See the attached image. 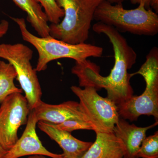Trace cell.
I'll use <instances>...</instances> for the list:
<instances>
[{
	"label": "cell",
	"mask_w": 158,
	"mask_h": 158,
	"mask_svg": "<svg viewBox=\"0 0 158 158\" xmlns=\"http://www.w3.org/2000/svg\"><path fill=\"white\" fill-rule=\"evenodd\" d=\"M92 30L98 34H104L110 40L114 51V66L109 75L103 77L100 74L99 66L87 59L81 63L76 62L72 73L77 77L80 87L90 86L97 90L104 88L107 97L116 105L119 104L133 95L130 83L132 77L128 70L135 64L137 54L120 32L112 26L97 22Z\"/></svg>",
	"instance_id": "obj_1"
},
{
	"label": "cell",
	"mask_w": 158,
	"mask_h": 158,
	"mask_svg": "<svg viewBox=\"0 0 158 158\" xmlns=\"http://www.w3.org/2000/svg\"><path fill=\"white\" fill-rule=\"evenodd\" d=\"M10 18L19 27L23 40L31 44L37 50L38 54L35 69L37 72L46 70L48 63L53 60L69 58L75 60L76 62L81 63L90 57H101L103 52L102 48L85 42L70 44L51 36L37 37L28 31L24 19Z\"/></svg>",
	"instance_id": "obj_2"
},
{
	"label": "cell",
	"mask_w": 158,
	"mask_h": 158,
	"mask_svg": "<svg viewBox=\"0 0 158 158\" xmlns=\"http://www.w3.org/2000/svg\"><path fill=\"white\" fill-rule=\"evenodd\" d=\"M137 8L124 9L122 4L113 5L102 0L97 7L94 19L112 26L119 32L138 35L153 36L158 33V15L144 3Z\"/></svg>",
	"instance_id": "obj_3"
},
{
	"label": "cell",
	"mask_w": 158,
	"mask_h": 158,
	"mask_svg": "<svg viewBox=\"0 0 158 158\" xmlns=\"http://www.w3.org/2000/svg\"><path fill=\"white\" fill-rule=\"evenodd\" d=\"M56 1L64 15L59 23L49 25L50 36L70 44L85 43L95 10L102 0Z\"/></svg>",
	"instance_id": "obj_4"
},
{
	"label": "cell",
	"mask_w": 158,
	"mask_h": 158,
	"mask_svg": "<svg viewBox=\"0 0 158 158\" xmlns=\"http://www.w3.org/2000/svg\"><path fill=\"white\" fill-rule=\"evenodd\" d=\"M141 75L144 78L146 87L139 96H134L117 105L120 118L136 121L141 115L152 116L158 119V49L154 47L146 57L140 69L131 73V77Z\"/></svg>",
	"instance_id": "obj_5"
},
{
	"label": "cell",
	"mask_w": 158,
	"mask_h": 158,
	"mask_svg": "<svg viewBox=\"0 0 158 158\" xmlns=\"http://www.w3.org/2000/svg\"><path fill=\"white\" fill-rule=\"evenodd\" d=\"M33 51L21 43L0 44V58L7 60L14 67L17 78L28 104L30 110L41 101L42 93L37 74L31 60Z\"/></svg>",
	"instance_id": "obj_6"
},
{
	"label": "cell",
	"mask_w": 158,
	"mask_h": 158,
	"mask_svg": "<svg viewBox=\"0 0 158 158\" xmlns=\"http://www.w3.org/2000/svg\"><path fill=\"white\" fill-rule=\"evenodd\" d=\"M71 90L80 100L79 106L87 120L95 128V132L113 133L119 116L117 105L110 99L99 95L93 87L81 88L72 86Z\"/></svg>",
	"instance_id": "obj_7"
},
{
	"label": "cell",
	"mask_w": 158,
	"mask_h": 158,
	"mask_svg": "<svg viewBox=\"0 0 158 158\" xmlns=\"http://www.w3.org/2000/svg\"><path fill=\"white\" fill-rule=\"evenodd\" d=\"M31 110L25 97L15 93L7 97L0 106V144L8 151L18 140V131L26 124Z\"/></svg>",
	"instance_id": "obj_8"
},
{
	"label": "cell",
	"mask_w": 158,
	"mask_h": 158,
	"mask_svg": "<svg viewBox=\"0 0 158 158\" xmlns=\"http://www.w3.org/2000/svg\"><path fill=\"white\" fill-rule=\"evenodd\" d=\"M38 121L35 111L31 110L26 127L22 135L11 149L7 152L3 158H19L27 156L40 155L52 158H63V154L49 151L43 145L36 132Z\"/></svg>",
	"instance_id": "obj_9"
},
{
	"label": "cell",
	"mask_w": 158,
	"mask_h": 158,
	"mask_svg": "<svg viewBox=\"0 0 158 158\" xmlns=\"http://www.w3.org/2000/svg\"><path fill=\"white\" fill-rule=\"evenodd\" d=\"M34 110L38 122L54 125L71 119L89 122L81 111L79 103L76 102L67 101L60 104L52 105L41 101Z\"/></svg>",
	"instance_id": "obj_10"
},
{
	"label": "cell",
	"mask_w": 158,
	"mask_h": 158,
	"mask_svg": "<svg viewBox=\"0 0 158 158\" xmlns=\"http://www.w3.org/2000/svg\"><path fill=\"white\" fill-rule=\"evenodd\" d=\"M158 125V122L146 127L130 124L126 119L119 118L113 129V133L121 141L123 150V158H139L138 154L148 130Z\"/></svg>",
	"instance_id": "obj_11"
},
{
	"label": "cell",
	"mask_w": 158,
	"mask_h": 158,
	"mask_svg": "<svg viewBox=\"0 0 158 158\" xmlns=\"http://www.w3.org/2000/svg\"><path fill=\"white\" fill-rule=\"evenodd\" d=\"M38 128L59 144L65 158H81L92 143L81 141L70 133L58 128L54 124L43 121L37 123Z\"/></svg>",
	"instance_id": "obj_12"
},
{
	"label": "cell",
	"mask_w": 158,
	"mask_h": 158,
	"mask_svg": "<svg viewBox=\"0 0 158 158\" xmlns=\"http://www.w3.org/2000/svg\"><path fill=\"white\" fill-rule=\"evenodd\" d=\"M95 133L96 140L81 158H123L122 144L114 133Z\"/></svg>",
	"instance_id": "obj_13"
},
{
	"label": "cell",
	"mask_w": 158,
	"mask_h": 158,
	"mask_svg": "<svg viewBox=\"0 0 158 158\" xmlns=\"http://www.w3.org/2000/svg\"><path fill=\"white\" fill-rule=\"evenodd\" d=\"M27 14V20L40 37H49L48 21L42 7L34 0H12Z\"/></svg>",
	"instance_id": "obj_14"
},
{
	"label": "cell",
	"mask_w": 158,
	"mask_h": 158,
	"mask_svg": "<svg viewBox=\"0 0 158 158\" xmlns=\"http://www.w3.org/2000/svg\"><path fill=\"white\" fill-rule=\"evenodd\" d=\"M16 71L9 62L0 61V105L8 96L15 93H22L14 83Z\"/></svg>",
	"instance_id": "obj_15"
},
{
	"label": "cell",
	"mask_w": 158,
	"mask_h": 158,
	"mask_svg": "<svg viewBox=\"0 0 158 158\" xmlns=\"http://www.w3.org/2000/svg\"><path fill=\"white\" fill-rule=\"evenodd\" d=\"M39 3L44 9L48 22L52 24H58L61 19L64 17V12L57 4L56 0H34Z\"/></svg>",
	"instance_id": "obj_16"
},
{
	"label": "cell",
	"mask_w": 158,
	"mask_h": 158,
	"mask_svg": "<svg viewBox=\"0 0 158 158\" xmlns=\"http://www.w3.org/2000/svg\"><path fill=\"white\" fill-rule=\"evenodd\" d=\"M139 158H158V131L146 137L141 144L138 154Z\"/></svg>",
	"instance_id": "obj_17"
},
{
	"label": "cell",
	"mask_w": 158,
	"mask_h": 158,
	"mask_svg": "<svg viewBox=\"0 0 158 158\" xmlns=\"http://www.w3.org/2000/svg\"><path fill=\"white\" fill-rule=\"evenodd\" d=\"M58 128L68 132L77 130H92L95 131L94 127L91 123L82 120L71 119L66 120L60 124L55 125Z\"/></svg>",
	"instance_id": "obj_18"
},
{
	"label": "cell",
	"mask_w": 158,
	"mask_h": 158,
	"mask_svg": "<svg viewBox=\"0 0 158 158\" xmlns=\"http://www.w3.org/2000/svg\"><path fill=\"white\" fill-rule=\"evenodd\" d=\"M9 22L6 20H2L0 23V39L7 34L9 29Z\"/></svg>",
	"instance_id": "obj_19"
},
{
	"label": "cell",
	"mask_w": 158,
	"mask_h": 158,
	"mask_svg": "<svg viewBox=\"0 0 158 158\" xmlns=\"http://www.w3.org/2000/svg\"><path fill=\"white\" fill-rule=\"evenodd\" d=\"M131 3L134 5H139L140 3H144L145 5V8L147 9H149L150 0H130Z\"/></svg>",
	"instance_id": "obj_20"
},
{
	"label": "cell",
	"mask_w": 158,
	"mask_h": 158,
	"mask_svg": "<svg viewBox=\"0 0 158 158\" xmlns=\"http://www.w3.org/2000/svg\"><path fill=\"white\" fill-rule=\"evenodd\" d=\"M149 6L155 10V12L158 14V0H150Z\"/></svg>",
	"instance_id": "obj_21"
},
{
	"label": "cell",
	"mask_w": 158,
	"mask_h": 158,
	"mask_svg": "<svg viewBox=\"0 0 158 158\" xmlns=\"http://www.w3.org/2000/svg\"><path fill=\"white\" fill-rule=\"evenodd\" d=\"M7 152V151L4 149L2 146L0 144V158H4Z\"/></svg>",
	"instance_id": "obj_22"
},
{
	"label": "cell",
	"mask_w": 158,
	"mask_h": 158,
	"mask_svg": "<svg viewBox=\"0 0 158 158\" xmlns=\"http://www.w3.org/2000/svg\"><path fill=\"white\" fill-rule=\"evenodd\" d=\"M108 2H110L111 4L116 3V4H122L123 2L126 0H106Z\"/></svg>",
	"instance_id": "obj_23"
},
{
	"label": "cell",
	"mask_w": 158,
	"mask_h": 158,
	"mask_svg": "<svg viewBox=\"0 0 158 158\" xmlns=\"http://www.w3.org/2000/svg\"><path fill=\"white\" fill-rule=\"evenodd\" d=\"M28 158H47L45 156H40V155H35L32 156H31L29 157Z\"/></svg>",
	"instance_id": "obj_24"
},
{
	"label": "cell",
	"mask_w": 158,
	"mask_h": 158,
	"mask_svg": "<svg viewBox=\"0 0 158 158\" xmlns=\"http://www.w3.org/2000/svg\"><path fill=\"white\" fill-rule=\"evenodd\" d=\"M63 158H65V157H63Z\"/></svg>",
	"instance_id": "obj_25"
}]
</instances>
